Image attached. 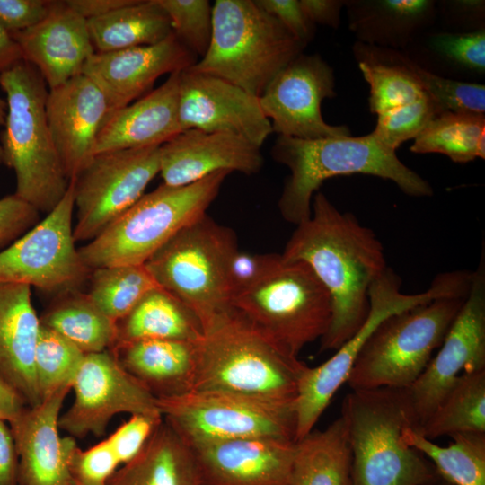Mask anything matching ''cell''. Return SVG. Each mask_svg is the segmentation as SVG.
Returning <instances> with one entry per match:
<instances>
[{
    "label": "cell",
    "mask_w": 485,
    "mask_h": 485,
    "mask_svg": "<svg viewBox=\"0 0 485 485\" xmlns=\"http://www.w3.org/2000/svg\"><path fill=\"white\" fill-rule=\"evenodd\" d=\"M281 255L307 264L328 291L331 318L320 351L337 350L368 314L370 287L388 267L382 242L353 214L317 192L310 217L296 225Z\"/></svg>",
    "instance_id": "6da1fadb"
},
{
    "label": "cell",
    "mask_w": 485,
    "mask_h": 485,
    "mask_svg": "<svg viewBox=\"0 0 485 485\" xmlns=\"http://www.w3.org/2000/svg\"><path fill=\"white\" fill-rule=\"evenodd\" d=\"M271 154L290 171L278 208L283 218L295 225L310 217L314 192L324 181L335 176L369 174L393 181L410 196L433 194L429 182L406 166L372 133L311 140L278 136Z\"/></svg>",
    "instance_id": "7a4b0ae2"
},
{
    "label": "cell",
    "mask_w": 485,
    "mask_h": 485,
    "mask_svg": "<svg viewBox=\"0 0 485 485\" xmlns=\"http://www.w3.org/2000/svg\"><path fill=\"white\" fill-rule=\"evenodd\" d=\"M191 391H222L291 403L307 365L288 356L234 309L196 342Z\"/></svg>",
    "instance_id": "3957f363"
},
{
    "label": "cell",
    "mask_w": 485,
    "mask_h": 485,
    "mask_svg": "<svg viewBox=\"0 0 485 485\" xmlns=\"http://www.w3.org/2000/svg\"><path fill=\"white\" fill-rule=\"evenodd\" d=\"M352 485H422L439 477L403 432L419 426L409 388L352 390L342 402Z\"/></svg>",
    "instance_id": "277c9868"
},
{
    "label": "cell",
    "mask_w": 485,
    "mask_h": 485,
    "mask_svg": "<svg viewBox=\"0 0 485 485\" xmlns=\"http://www.w3.org/2000/svg\"><path fill=\"white\" fill-rule=\"evenodd\" d=\"M7 113L0 145L4 165L15 174L14 194L40 213H49L66 194L69 181L46 116L48 88L39 71L22 60L0 75Z\"/></svg>",
    "instance_id": "5b68a950"
},
{
    "label": "cell",
    "mask_w": 485,
    "mask_h": 485,
    "mask_svg": "<svg viewBox=\"0 0 485 485\" xmlns=\"http://www.w3.org/2000/svg\"><path fill=\"white\" fill-rule=\"evenodd\" d=\"M305 47L255 0H216L208 49L189 68L260 97Z\"/></svg>",
    "instance_id": "8992f818"
},
{
    "label": "cell",
    "mask_w": 485,
    "mask_h": 485,
    "mask_svg": "<svg viewBox=\"0 0 485 485\" xmlns=\"http://www.w3.org/2000/svg\"><path fill=\"white\" fill-rule=\"evenodd\" d=\"M230 172L220 171L189 185L162 184L130 208L79 253L90 269L143 265L186 226L207 215Z\"/></svg>",
    "instance_id": "52a82bcc"
},
{
    "label": "cell",
    "mask_w": 485,
    "mask_h": 485,
    "mask_svg": "<svg viewBox=\"0 0 485 485\" xmlns=\"http://www.w3.org/2000/svg\"><path fill=\"white\" fill-rule=\"evenodd\" d=\"M468 290L437 297L384 319L353 365L347 380L351 389L410 387L434 350L441 346Z\"/></svg>",
    "instance_id": "ba28073f"
},
{
    "label": "cell",
    "mask_w": 485,
    "mask_h": 485,
    "mask_svg": "<svg viewBox=\"0 0 485 485\" xmlns=\"http://www.w3.org/2000/svg\"><path fill=\"white\" fill-rule=\"evenodd\" d=\"M236 250L234 232L206 215L176 234L145 266L158 287L194 312L204 329L233 310L227 265Z\"/></svg>",
    "instance_id": "9c48e42d"
},
{
    "label": "cell",
    "mask_w": 485,
    "mask_h": 485,
    "mask_svg": "<svg viewBox=\"0 0 485 485\" xmlns=\"http://www.w3.org/2000/svg\"><path fill=\"white\" fill-rule=\"evenodd\" d=\"M472 272L454 270L436 276L430 287L418 294L401 292V279L387 267L371 285L368 314L360 328L325 362L306 366L294 401L295 441L311 432L338 389L348 380L364 344L387 317L437 297L468 290Z\"/></svg>",
    "instance_id": "30bf717a"
},
{
    "label": "cell",
    "mask_w": 485,
    "mask_h": 485,
    "mask_svg": "<svg viewBox=\"0 0 485 485\" xmlns=\"http://www.w3.org/2000/svg\"><path fill=\"white\" fill-rule=\"evenodd\" d=\"M232 305L294 357L325 335L331 318L330 295L311 268L282 255L266 277L235 296Z\"/></svg>",
    "instance_id": "8fae6325"
},
{
    "label": "cell",
    "mask_w": 485,
    "mask_h": 485,
    "mask_svg": "<svg viewBox=\"0 0 485 485\" xmlns=\"http://www.w3.org/2000/svg\"><path fill=\"white\" fill-rule=\"evenodd\" d=\"M163 419L187 443L248 437L295 441L294 402L222 391L157 399Z\"/></svg>",
    "instance_id": "7c38bea8"
},
{
    "label": "cell",
    "mask_w": 485,
    "mask_h": 485,
    "mask_svg": "<svg viewBox=\"0 0 485 485\" xmlns=\"http://www.w3.org/2000/svg\"><path fill=\"white\" fill-rule=\"evenodd\" d=\"M74 181L59 203L25 234L0 251V282L60 295L78 290L90 269L75 247Z\"/></svg>",
    "instance_id": "4fadbf2b"
},
{
    "label": "cell",
    "mask_w": 485,
    "mask_h": 485,
    "mask_svg": "<svg viewBox=\"0 0 485 485\" xmlns=\"http://www.w3.org/2000/svg\"><path fill=\"white\" fill-rule=\"evenodd\" d=\"M160 146L94 154L75 179V242L91 241L130 208L160 172Z\"/></svg>",
    "instance_id": "5bb4252c"
},
{
    "label": "cell",
    "mask_w": 485,
    "mask_h": 485,
    "mask_svg": "<svg viewBox=\"0 0 485 485\" xmlns=\"http://www.w3.org/2000/svg\"><path fill=\"white\" fill-rule=\"evenodd\" d=\"M73 403L59 417V428L74 438L101 436L119 413L161 414L157 399L133 378L110 349L84 354L72 383Z\"/></svg>",
    "instance_id": "9a60e30c"
},
{
    "label": "cell",
    "mask_w": 485,
    "mask_h": 485,
    "mask_svg": "<svg viewBox=\"0 0 485 485\" xmlns=\"http://www.w3.org/2000/svg\"><path fill=\"white\" fill-rule=\"evenodd\" d=\"M483 369H485L484 247L476 269L472 271L465 300L437 354L431 358L419 378L409 387L419 426L432 413L463 373Z\"/></svg>",
    "instance_id": "2e32d148"
},
{
    "label": "cell",
    "mask_w": 485,
    "mask_h": 485,
    "mask_svg": "<svg viewBox=\"0 0 485 485\" xmlns=\"http://www.w3.org/2000/svg\"><path fill=\"white\" fill-rule=\"evenodd\" d=\"M332 68L317 54L297 56L268 84L259 97L260 108L278 136L319 139L348 136L346 126L326 123L322 102L333 98Z\"/></svg>",
    "instance_id": "e0dca14e"
},
{
    "label": "cell",
    "mask_w": 485,
    "mask_h": 485,
    "mask_svg": "<svg viewBox=\"0 0 485 485\" xmlns=\"http://www.w3.org/2000/svg\"><path fill=\"white\" fill-rule=\"evenodd\" d=\"M178 119L181 131L232 133L259 147L273 133L259 97L222 78L190 68L180 73Z\"/></svg>",
    "instance_id": "ac0fdd59"
},
{
    "label": "cell",
    "mask_w": 485,
    "mask_h": 485,
    "mask_svg": "<svg viewBox=\"0 0 485 485\" xmlns=\"http://www.w3.org/2000/svg\"><path fill=\"white\" fill-rule=\"evenodd\" d=\"M196 57L172 32L154 45L95 52L84 64L82 74L101 90L111 112L149 93L160 76L190 67L197 62Z\"/></svg>",
    "instance_id": "d6986e66"
},
{
    "label": "cell",
    "mask_w": 485,
    "mask_h": 485,
    "mask_svg": "<svg viewBox=\"0 0 485 485\" xmlns=\"http://www.w3.org/2000/svg\"><path fill=\"white\" fill-rule=\"evenodd\" d=\"M110 111L104 93L82 73L48 89L47 120L69 181L75 180L94 156L97 137Z\"/></svg>",
    "instance_id": "ffe728a7"
},
{
    "label": "cell",
    "mask_w": 485,
    "mask_h": 485,
    "mask_svg": "<svg viewBox=\"0 0 485 485\" xmlns=\"http://www.w3.org/2000/svg\"><path fill=\"white\" fill-rule=\"evenodd\" d=\"M66 386L34 407H26L10 428L18 455L19 485H71L70 462L78 448L75 438L59 435Z\"/></svg>",
    "instance_id": "44dd1931"
},
{
    "label": "cell",
    "mask_w": 485,
    "mask_h": 485,
    "mask_svg": "<svg viewBox=\"0 0 485 485\" xmlns=\"http://www.w3.org/2000/svg\"><path fill=\"white\" fill-rule=\"evenodd\" d=\"M188 445L203 485H289L295 441L248 437Z\"/></svg>",
    "instance_id": "7402d4cb"
},
{
    "label": "cell",
    "mask_w": 485,
    "mask_h": 485,
    "mask_svg": "<svg viewBox=\"0 0 485 485\" xmlns=\"http://www.w3.org/2000/svg\"><path fill=\"white\" fill-rule=\"evenodd\" d=\"M159 154L163 184L173 187L191 184L220 171L254 174L263 164L260 147L226 132L181 130L160 146Z\"/></svg>",
    "instance_id": "603a6c76"
},
{
    "label": "cell",
    "mask_w": 485,
    "mask_h": 485,
    "mask_svg": "<svg viewBox=\"0 0 485 485\" xmlns=\"http://www.w3.org/2000/svg\"><path fill=\"white\" fill-rule=\"evenodd\" d=\"M12 36L20 46L23 60L39 71L48 89L81 74L95 53L87 21L66 1H54L41 22Z\"/></svg>",
    "instance_id": "cb8c5ba5"
},
{
    "label": "cell",
    "mask_w": 485,
    "mask_h": 485,
    "mask_svg": "<svg viewBox=\"0 0 485 485\" xmlns=\"http://www.w3.org/2000/svg\"><path fill=\"white\" fill-rule=\"evenodd\" d=\"M181 72L169 75L156 89L110 112L97 137L94 154L160 146L178 134L181 131L178 119Z\"/></svg>",
    "instance_id": "d4e9b609"
},
{
    "label": "cell",
    "mask_w": 485,
    "mask_h": 485,
    "mask_svg": "<svg viewBox=\"0 0 485 485\" xmlns=\"http://www.w3.org/2000/svg\"><path fill=\"white\" fill-rule=\"evenodd\" d=\"M31 287L0 282V373L21 393L28 407L41 402L34 369L40 322Z\"/></svg>",
    "instance_id": "484cf974"
},
{
    "label": "cell",
    "mask_w": 485,
    "mask_h": 485,
    "mask_svg": "<svg viewBox=\"0 0 485 485\" xmlns=\"http://www.w3.org/2000/svg\"><path fill=\"white\" fill-rule=\"evenodd\" d=\"M197 341L141 340L116 344L110 350L120 366L156 399L192 390Z\"/></svg>",
    "instance_id": "4316f807"
},
{
    "label": "cell",
    "mask_w": 485,
    "mask_h": 485,
    "mask_svg": "<svg viewBox=\"0 0 485 485\" xmlns=\"http://www.w3.org/2000/svg\"><path fill=\"white\" fill-rule=\"evenodd\" d=\"M345 5L358 41L392 49L410 44L436 14L429 0L346 1Z\"/></svg>",
    "instance_id": "83f0119b"
},
{
    "label": "cell",
    "mask_w": 485,
    "mask_h": 485,
    "mask_svg": "<svg viewBox=\"0 0 485 485\" xmlns=\"http://www.w3.org/2000/svg\"><path fill=\"white\" fill-rule=\"evenodd\" d=\"M109 485H203L190 445L163 418L141 452L121 465Z\"/></svg>",
    "instance_id": "f1b7e54d"
},
{
    "label": "cell",
    "mask_w": 485,
    "mask_h": 485,
    "mask_svg": "<svg viewBox=\"0 0 485 485\" xmlns=\"http://www.w3.org/2000/svg\"><path fill=\"white\" fill-rule=\"evenodd\" d=\"M352 453L340 416L295 442L289 485H352Z\"/></svg>",
    "instance_id": "f546056e"
},
{
    "label": "cell",
    "mask_w": 485,
    "mask_h": 485,
    "mask_svg": "<svg viewBox=\"0 0 485 485\" xmlns=\"http://www.w3.org/2000/svg\"><path fill=\"white\" fill-rule=\"evenodd\" d=\"M202 334V324L194 312L156 287L117 322L116 344L141 340L198 341Z\"/></svg>",
    "instance_id": "4dcf8cb0"
},
{
    "label": "cell",
    "mask_w": 485,
    "mask_h": 485,
    "mask_svg": "<svg viewBox=\"0 0 485 485\" xmlns=\"http://www.w3.org/2000/svg\"><path fill=\"white\" fill-rule=\"evenodd\" d=\"M94 51L112 52L161 42L172 31L156 0H134L106 15L87 21Z\"/></svg>",
    "instance_id": "1f68e13d"
},
{
    "label": "cell",
    "mask_w": 485,
    "mask_h": 485,
    "mask_svg": "<svg viewBox=\"0 0 485 485\" xmlns=\"http://www.w3.org/2000/svg\"><path fill=\"white\" fill-rule=\"evenodd\" d=\"M353 51L370 86L369 108L372 113L378 116L428 94L398 49L357 41Z\"/></svg>",
    "instance_id": "d6a6232c"
},
{
    "label": "cell",
    "mask_w": 485,
    "mask_h": 485,
    "mask_svg": "<svg viewBox=\"0 0 485 485\" xmlns=\"http://www.w3.org/2000/svg\"><path fill=\"white\" fill-rule=\"evenodd\" d=\"M40 324L66 339L84 354L111 349L117 342V323L107 317L87 293L57 295L40 316Z\"/></svg>",
    "instance_id": "836d02e7"
},
{
    "label": "cell",
    "mask_w": 485,
    "mask_h": 485,
    "mask_svg": "<svg viewBox=\"0 0 485 485\" xmlns=\"http://www.w3.org/2000/svg\"><path fill=\"white\" fill-rule=\"evenodd\" d=\"M415 430L429 440L460 432L485 433V369L463 373Z\"/></svg>",
    "instance_id": "e575fe53"
},
{
    "label": "cell",
    "mask_w": 485,
    "mask_h": 485,
    "mask_svg": "<svg viewBox=\"0 0 485 485\" xmlns=\"http://www.w3.org/2000/svg\"><path fill=\"white\" fill-rule=\"evenodd\" d=\"M402 436L406 445L430 459L439 477L451 485H485V433L453 434V443L445 447L414 428H406Z\"/></svg>",
    "instance_id": "d590c367"
},
{
    "label": "cell",
    "mask_w": 485,
    "mask_h": 485,
    "mask_svg": "<svg viewBox=\"0 0 485 485\" xmlns=\"http://www.w3.org/2000/svg\"><path fill=\"white\" fill-rule=\"evenodd\" d=\"M410 150L415 154H442L459 163L484 159L485 116L445 110L414 138Z\"/></svg>",
    "instance_id": "8d00e7d4"
},
{
    "label": "cell",
    "mask_w": 485,
    "mask_h": 485,
    "mask_svg": "<svg viewBox=\"0 0 485 485\" xmlns=\"http://www.w3.org/2000/svg\"><path fill=\"white\" fill-rule=\"evenodd\" d=\"M87 293L110 320L124 318L151 289L158 287L143 265H119L92 269Z\"/></svg>",
    "instance_id": "74e56055"
},
{
    "label": "cell",
    "mask_w": 485,
    "mask_h": 485,
    "mask_svg": "<svg viewBox=\"0 0 485 485\" xmlns=\"http://www.w3.org/2000/svg\"><path fill=\"white\" fill-rule=\"evenodd\" d=\"M84 354L55 331L40 324L34 369L41 401L71 386Z\"/></svg>",
    "instance_id": "f35d334b"
},
{
    "label": "cell",
    "mask_w": 485,
    "mask_h": 485,
    "mask_svg": "<svg viewBox=\"0 0 485 485\" xmlns=\"http://www.w3.org/2000/svg\"><path fill=\"white\" fill-rule=\"evenodd\" d=\"M444 108L428 94L378 115L373 136L386 148L396 151L415 138Z\"/></svg>",
    "instance_id": "ab89813d"
},
{
    "label": "cell",
    "mask_w": 485,
    "mask_h": 485,
    "mask_svg": "<svg viewBox=\"0 0 485 485\" xmlns=\"http://www.w3.org/2000/svg\"><path fill=\"white\" fill-rule=\"evenodd\" d=\"M172 33L196 57H204L212 36V6L207 0H156Z\"/></svg>",
    "instance_id": "60d3db41"
},
{
    "label": "cell",
    "mask_w": 485,
    "mask_h": 485,
    "mask_svg": "<svg viewBox=\"0 0 485 485\" xmlns=\"http://www.w3.org/2000/svg\"><path fill=\"white\" fill-rule=\"evenodd\" d=\"M403 59L424 91L437 101L445 110L484 114V84L460 82L438 75L423 68L404 54Z\"/></svg>",
    "instance_id": "b9f144b4"
},
{
    "label": "cell",
    "mask_w": 485,
    "mask_h": 485,
    "mask_svg": "<svg viewBox=\"0 0 485 485\" xmlns=\"http://www.w3.org/2000/svg\"><path fill=\"white\" fill-rule=\"evenodd\" d=\"M428 45L432 51L454 66L475 74L485 71V31L441 32L432 35Z\"/></svg>",
    "instance_id": "7bdbcfd3"
},
{
    "label": "cell",
    "mask_w": 485,
    "mask_h": 485,
    "mask_svg": "<svg viewBox=\"0 0 485 485\" xmlns=\"http://www.w3.org/2000/svg\"><path fill=\"white\" fill-rule=\"evenodd\" d=\"M120 467L107 439L87 450H75L70 462V475L75 485H108Z\"/></svg>",
    "instance_id": "ee69618b"
},
{
    "label": "cell",
    "mask_w": 485,
    "mask_h": 485,
    "mask_svg": "<svg viewBox=\"0 0 485 485\" xmlns=\"http://www.w3.org/2000/svg\"><path fill=\"white\" fill-rule=\"evenodd\" d=\"M162 421L161 414L131 415L106 438L120 466L141 452Z\"/></svg>",
    "instance_id": "f6af8a7d"
},
{
    "label": "cell",
    "mask_w": 485,
    "mask_h": 485,
    "mask_svg": "<svg viewBox=\"0 0 485 485\" xmlns=\"http://www.w3.org/2000/svg\"><path fill=\"white\" fill-rule=\"evenodd\" d=\"M280 259L281 254H259L236 250L227 265V281L233 300L265 278Z\"/></svg>",
    "instance_id": "bcb514c9"
},
{
    "label": "cell",
    "mask_w": 485,
    "mask_h": 485,
    "mask_svg": "<svg viewBox=\"0 0 485 485\" xmlns=\"http://www.w3.org/2000/svg\"><path fill=\"white\" fill-rule=\"evenodd\" d=\"M40 221V212L14 193L0 198V251Z\"/></svg>",
    "instance_id": "7dc6e473"
},
{
    "label": "cell",
    "mask_w": 485,
    "mask_h": 485,
    "mask_svg": "<svg viewBox=\"0 0 485 485\" xmlns=\"http://www.w3.org/2000/svg\"><path fill=\"white\" fill-rule=\"evenodd\" d=\"M51 0H0V24L12 35L41 22L50 12Z\"/></svg>",
    "instance_id": "c3c4849f"
},
{
    "label": "cell",
    "mask_w": 485,
    "mask_h": 485,
    "mask_svg": "<svg viewBox=\"0 0 485 485\" xmlns=\"http://www.w3.org/2000/svg\"><path fill=\"white\" fill-rule=\"evenodd\" d=\"M255 1L304 45L306 46L313 40L315 33V25L305 14L300 0Z\"/></svg>",
    "instance_id": "681fc988"
},
{
    "label": "cell",
    "mask_w": 485,
    "mask_h": 485,
    "mask_svg": "<svg viewBox=\"0 0 485 485\" xmlns=\"http://www.w3.org/2000/svg\"><path fill=\"white\" fill-rule=\"evenodd\" d=\"M0 485H18V455L10 427L0 420Z\"/></svg>",
    "instance_id": "f907efd6"
},
{
    "label": "cell",
    "mask_w": 485,
    "mask_h": 485,
    "mask_svg": "<svg viewBox=\"0 0 485 485\" xmlns=\"http://www.w3.org/2000/svg\"><path fill=\"white\" fill-rule=\"evenodd\" d=\"M303 10L309 20L316 23L338 28L340 16L346 1L340 0H300Z\"/></svg>",
    "instance_id": "816d5d0a"
},
{
    "label": "cell",
    "mask_w": 485,
    "mask_h": 485,
    "mask_svg": "<svg viewBox=\"0 0 485 485\" xmlns=\"http://www.w3.org/2000/svg\"><path fill=\"white\" fill-rule=\"evenodd\" d=\"M26 407L21 393L0 373V420L12 422Z\"/></svg>",
    "instance_id": "f5cc1de1"
},
{
    "label": "cell",
    "mask_w": 485,
    "mask_h": 485,
    "mask_svg": "<svg viewBox=\"0 0 485 485\" xmlns=\"http://www.w3.org/2000/svg\"><path fill=\"white\" fill-rule=\"evenodd\" d=\"M134 0H68L66 4L86 21L106 15Z\"/></svg>",
    "instance_id": "db71d44e"
},
{
    "label": "cell",
    "mask_w": 485,
    "mask_h": 485,
    "mask_svg": "<svg viewBox=\"0 0 485 485\" xmlns=\"http://www.w3.org/2000/svg\"><path fill=\"white\" fill-rule=\"evenodd\" d=\"M22 60L19 44L0 24V75Z\"/></svg>",
    "instance_id": "11a10c76"
},
{
    "label": "cell",
    "mask_w": 485,
    "mask_h": 485,
    "mask_svg": "<svg viewBox=\"0 0 485 485\" xmlns=\"http://www.w3.org/2000/svg\"><path fill=\"white\" fill-rule=\"evenodd\" d=\"M448 12L454 13L457 20L467 23L481 22L484 15V1H453L448 4Z\"/></svg>",
    "instance_id": "9f6ffc18"
},
{
    "label": "cell",
    "mask_w": 485,
    "mask_h": 485,
    "mask_svg": "<svg viewBox=\"0 0 485 485\" xmlns=\"http://www.w3.org/2000/svg\"><path fill=\"white\" fill-rule=\"evenodd\" d=\"M7 113V103L6 101L0 97V126H4L5 123V118ZM0 163L4 164V154L0 145Z\"/></svg>",
    "instance_id": "6f0895ef"
},
{
    "label": "cell",
    "mask_w": 485,
    "mask_h": 485,
    "mask_svg": "<svg viewBox=\"0 0 485 485\" xmlns=\"http://www.w3.org/2000/svg\"><path fill=\"white\" fill-rule=\"evenodd\" d=\"M422 485H451V484L445 481V480H443L442 478L438 477L435 481L422 484Z\"/></svg>",
    "instance_id": "680465c9"
},
{
    "label": "cell",
    "mask_w": 485,
    "mask_h": 485,
    "mask_svg": "<svg viewBox=\"0 0 485 485\" xmlns=\"http://www.w3.org/2000/svg\"><path fill=\"white\" fill-rule=\"evenodd\" d=\"M71 485H75L73 482H71ZM109 485V484H108Z\"/></svg>",
    "instance_id": "91938a15"
}]
</instances>
